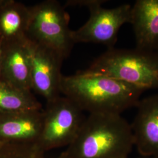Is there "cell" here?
I'll return each mask as SVG.
<instances>
[{"instance_id":"ba28073f","label":"cell","mask_w":158,"mask_h":158,"mask_svg":"<svg viewBox=\"0 0 158 158\" xmlns=\"http://www.w3.org/2000/svg\"><path fill=\"white\" fill-rule=\"evenodd\" d=\"M131 124L134 146L143 157L158 158V94L140 100Z\"/></svg>"},{"instance_id":"4fadbf2b","label":"cell","mask_w":158,"mask_h":158,"mask_svg":"<svg viewBox=\"0 0 158 158\" xmlns=\"http://www.w3.org/2000/svg\"><path fill=\"white\" fill-rule=\"evenodd\" d=\"M42 110L31 91L24 90L0 80V113H14Z\"/></svg>"},{"instance_id":"9a60e30c","label":"cell","mask_w":158,"mask_h":158,"mask_svg":"<svg viewBox=\"0 0 158 158\" xmlns=\"http://www.w3.org/2000/svg\"><path fill=\"white\" fill-rule=\"evenodd\" d=\"M2 51V42L0 40V74H1V55Z\"/></svg>"},{"instance_id":"6da1fadb","label":"cell","mask_w":158,"mask_h":158,"mask_svg":"<svg viewBox=\"0 0 158 158\" xmlns=\"http://www.w3.org/2000/svg\"><path fill=\"white\" fill-rule=\"evenodd\" d=\"M60 94L83 112L119 114L136 106L145 90L124 81L101 75H62Z\"/></svg>"},{"instance_id":"9c48e42d","label":"cell","mask_w":158,"mask_h":158,"mask_svg":"<svg viewBox=\"0 0 158 158\" xmlns=\"http://www.w3.org/2000/svg\"><path fill=\"white\" fill-rule=\"evenodd\" d=\"M42 110L0 113V141L38 146L42 127Z\"/></svg>"},{"instance_id":"ac0fdd59","label":"cell","mask_w":158,"mask_h":158,"mask_svg":"<svg viewBox=\"0 0 158 158\" xmlns=\"http://www.w3.org/2000/svg\"></svg>"},{"instance_id":"2e32d148","label":"cell","mask_w":158,"mask_h":158,"mask_svg":"<svg viewBox=\"0 0 158 158\" xmlns=\"http://www.w3.org/2000/svg\"><path fill=\"white\" fill-rule=\"evenodd\" d=\"M151 158V157H143V156H142L141 158Z\"/></svg>"},{"instance_id":"30bf717a","label":"cell","mask_w":158,"mask_h":158,"mask_svg":"<svg viewBox=\"0 0 158 158\" xmlns=\"http://www.w3.org/2000/svg\"><path fill=\"white\" fill-rule=\"evenodd\" d=\"M28 40L23 42L2 43L0 80L18 89L31 91V63Z\"/></svg>"},{"instance_id":"5b68a950","label":"cell","mask_w":158,"mask_h":158,"mask_svg":"<svg viewBox=\"0 0 158 158\" xmlns=\"http://www.w3.org/2000/svg\"><path fill=\"white\" fill-rule=\"evenodd\" d=\"M106 1L69 0L67 6L86 7L90 12V18L81 27L72 31V36L76 43H95L114 48L119 30L127 23H130L131 8L129 4L107 9L102 7Z\"/></svg>"},{"instance_id":"277c9868","label":"cell","mask_w":158,"mask_h":158,"mask_svg":"<svg viewBox=\"0 0 158 158\" xmlns=\"http://www.w3.org/2000/svg\"><path fill=\"white\" fill-rule=\"evenodd\" d=\"M64 8L55 0H46L30 6L27 38L56 52L64 59L73 49L72 31Z\"/></svg>"},{"instance_id":"52a82bcc","label":"cell","mask_w":158,"mask_h":158,"mask_svg":"<svg viewBox=\"0 0 158 158\" xmlns=\"http://www.w3.org/2000/svg\"><path fill=\"white\" fill-rule=\"evenodd\" d=\"M28 45L32 90L44 97L46 102H49L61 94V67L64 59L56 52L29 40Z\"/></svg>"},{"instance_id":"8fae6325","label":"cell","mask_w":158,"mask_h":158,"mask_svg":"<svg viewBox=\"0 0 158 158\" xmlns=\"http://www.w3.org/2000/svg\"><path fill=\"white\" fill-rule=\"evenodd\" d=\"M130 23L135 35L136 48L158 50V0H138L131 8Z\"/></svg>"},{"instance_id":"e0dca14e","label":"cell","mask_w":158,"mask_h":158,"mask_svg":"<svg viewBox=\"0 0 158 158\" xmlns=\"http://www.w3.org/2000/svg\"><path fill=\"white\" fill-rule=\"evenodd\" d=\"M157 52V53H158V51H157V52Z\"/></svg>"},{"instance_id":"7a4b0ae2","label":"cell","mask_w":158,"mask_h":158,"mask_svg":"<svg viewBox=\"0 0 158 158\" xmlns=\"http://www.w3.org/2000/svg\"><path fill=\"white\" fill-rule=\"evenodd\" d=\"M134 146L131 124L121 115L89 114L59 158H128Z\"/></svg>"},{"instance_id":"5bb4252c","label":"cell","mask_w":158,"mask_h":158,"mask_svg":"<svg viewBox=\"0 0 158 158\" xmlns=\"http://www.w3.org/2000/svg\"><path fill=\"white\" fill-rule=\"evenodd\" d=\"M9 148L8 157L6 158H48L46 153L37 145L9 144Z\"/></svg>"},{"instance_id":"8992f818","label":"cell","mask_w":158,"mask_h":158,"mask_svg":"<svg viewBox=\"0 0 158 158\" xmlns=\"http://www.w3.org/2000/svg\"><path fill=\"white\" fill-rule=\"evenodd\" d=\"M42 115L38 147L45 153L69 146L77 135L85 118L73 102L61 96L46 102Z\"/></svg>"},{"instance_id":"7c38bea8","label":"cell","mask_w":158,"mask_h":158,"mask_svg":"<svg viewBox=\"0 0 158 158\" xmlns=\"http://www.w3.org/2000/svg\"><path fill=\"white\" fill-rule=\"evenodd\" d=\"M30 6L14 0H0V40L2 43L28 40Z\"/></svg>"},{"instance_id":"3957f363","label":"cell","mask_w":158,"mask_h":158,"mask_svg":"<svg viewBox=\"0 0 158 158\" xmlns=\"http://www.w3.org/2000/svg\"><path fill=\"white\" fill-rule=\"evenodd\" d=\"M79 72L118 79L145 90L158 89V53L136 48L108 49Z\"/></svg>"}]
</instances>
